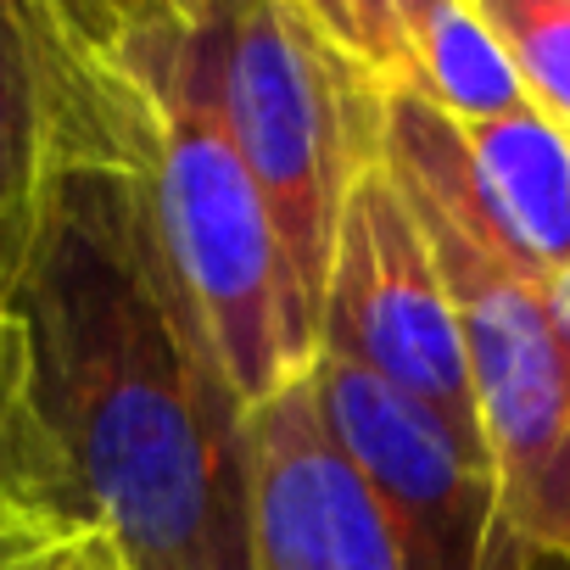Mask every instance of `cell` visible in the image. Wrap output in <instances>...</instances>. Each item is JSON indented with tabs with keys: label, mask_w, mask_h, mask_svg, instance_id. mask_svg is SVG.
<instances>
[{
	"label": "cell",
	"mask_w": 570,
	"mask_h": 570,
	"mask_svg": "<svg viewBox=\"0 0 570 570\" xmlns=\"http://www.w3.org/2000/svg\"><path fill=\"white\" fill-rule=\"evenodd\" d=\"M40 397L124 570H257L246 409L168 285L124 179L57 140L23 268Z\"/></svg>",
	"instance_id": "1"
},
{
	"label": "cell",
	"mask_w": 570,
	"mask_h": 570,
	"mask_svg": "<svg viewBox=\"0 0 570 570\" xmlns=\"http://www.w3.org/2000/svg\"><path fill=\"white\" fill-rule=\"evenodd\" d=\"M51 68L57 140L101 157L157 263L252 414L308 375L314 314L292 279L224 112V7L29 0Z\"/></svg>",
	"instance_id": "2"
},
{
	"label": "cell",
	"mask_w": 570,
	"mask_h": 570,
	"mask_svg": "<svg viewBox=\"0 0 570 570\" xmlns=\"http://www.w3.org/2000/svg\"><path fill=\"white\" fill-rule=\"evenodd\" d=\"M381 168L414 207L459 314L503 542L520 570L570 559V331L553 308V279L503 240L464 135L442 112L386 96Z\"/></svg>",
	"instance_id": "3"
},
{
	"label": "cell",
	"mask_w": 570,
	"mask_h": 570,
	"mask_svg": "<svg viewBox=\"0 0 570 570\" xmlns=\"http://www.w3.org/2000/svg\"><path fill=\"white\" fill-rule=\"evenodd\" d=\"M224 112L320 331L342 202L381 163V96L314 23L308 0H252L224 7Z\"/></svg>",
	"instance_id": "4"
},
{
	"label": "cell",
	"mask_w": 570,
	"mask_h": 570,
	"mask_svg": "<svg viewBox=\"0 0 570 570\" xmlns=\"http://www.w3.org/2000/svg\"><path fill=\"white\" fill-rule=\"evenodd\" d=\"M320 353L370 370L375 381L420 403L431 420H442L487 464L453 297L436 274L414 207L381 163H370L353 179L336 218L320 303Z\"/></svg>",
	"instance_id": "5"
},
{
	"label": "cell",
	"mask_w": 570,
	"mask_h": 570,
	"mask_svg": "<svg viewBox=\"0 0 570 570\" xmlns=\"http://www.w3.org/2000/svg\"><path fill=\"white\" fill-rule=\"evenodd\" d=\"M308 392L409 570H520L498 525L492 470L442 420L336 353H314Z\"/></svg>",
	"instance_id": "6"
},
{
	"label": "cell",
	"mask_w": 570,
	"mask_h": 570,
	"mask_svg": "<svg viewBox=\"0 0 570 570\" xmlns=\"http://www.w3.org/2000/svg\"><path fill=\"white\" fill-rule=\"evenodd\" d=\"M246 503L257 570H409L370 487L331 442L308 375L246 414Z\"/></svg>",
	"instance_id": "7"
},
{
	"label": "cell",
	"mask_w": 570,
	"mask_h": 570,
	"mask_svg": "<svg viewBox=\"0 0 570 570\" xmlns=\"http://www.w3.org/2000/svg\"><path fill=\"white\" fill-rule=\"evenodd\" d=\"M314 23L370 79L448 124H492L525 107V85L481 0H308Z\"/></svg>",
	"instance_id": "8"
},
{
	"label": "cell",
	"mask_w": 570,
	"mask_h": 570,
	"mask_svg": "<svg viewBox=\"0 0 570 570\" xmlns=\"http://www.w3.org/2000/svg\"><path fill=\"white\" fill-rule=\"evenodd\" d=\"M73 470L51 431L23 297L0 314V542L90 537Z\"/></svg>",
	"instance_id": "9"
},
{
	"label": "cell",
	"mask_w": 570,
	"mask_h": 570,
	"mask_svg": "<svg viewBox=\"0 0 570 570\" xmlns=\"http://www.w3.org/2000/svg\"><path fill=\"white\" fill-rule=\"evenodd\" d=\"M470 151L475 190L503 229V240L542 274L570 268V129H559L531 101L459 129Z\"/></svg>",
	"instance_id": "10"
},
{
	"label": "cell",
	"mask_w": 570,
	"mask_h": 570,
	"mask_svg": "<svg viewBox=\"0 0 570 570\" xmlns=\"http://www.w3.org/2000/svg\"><path fill=\"white\" fill-rule=\"evenodd\" d=\"M57 174V101L29 0H0V252L29 268Z\"/></svg>",
	"instance_id": "11"
},
{
	"label": "cell",
	"mask_w": 570,
	"mask_h": 570,
	"mask_svg": "<svg viewBox=\"0 0 570 570\" xmlns=\"http://www.w3.org/2000/svg\"><path fill=\"white\" fill-rule=\"evenodd\" d=\"M503 35L525 101L570 129V0H481Z\"/></svg>",
	"instance_id": "12"
},
{
	"label": "cell",
	"mask_w": 570,
	"mask_h": 570,
	"mask_svg": "<svg viewBox=\"0 0 570 570\" xmlns=\"http://www.w3.org/2000/svg\"><path fill=\"white\" fill-rule=\"evenodd\" d=\"M85 542V537H68V542H0V570H57V559Z\"/></svg>",
	"instance_id": "13"
},
{
	"label": "cell",
	"mask_w": 570,
	"mask_h": 570,
	"mask_svg": "<svg viewBox=\"0 0 570 570\" xmlns=\"http://www.w3.org/2000/svg\"><path fill=\"white\" fill-rule=\"evenodd\" d=\"M57 570H124V564H118V553H112V548L90 531L85 542H73V548L57 559Z\"/></svg>",
	"instance_id": "14"
},
{
	"label": "cell",
	"mask_w": 570,
	"mask_h": 570,
	"mask_svg": "<svg viewBox=\"0 0 570 570\" xmlns=\"http://www.w3.org/2000/svg\"><path fill=\"white\" fill-rule=\"evenodd\" d=\"M18 292H23V263H12L7 252H0V314L18 303Z\"/></svg>",
	"instance_id": "15"
},
{
	"label": "cell",
	"mask_w": 570,
	"mask_h": 570,
	"mask_svg": "<svg viewBox=\"0 0 570 570\" xmlns=\"http://www.w3.org/2000/svg\"><path fill=\"white\" fill-rule=\"evenodd\" d=\"M553 308H559V320H564V331H570V268L553 274Z\"/></svg>",
	"instance_id": "16"
}]
</instances>
